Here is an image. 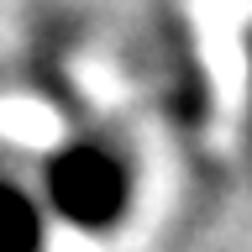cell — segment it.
Here are the masks:
<instances>
[{"label":"cell","instance_id":"cell-1","mask_svg":"<svg viewBox=\"0 0 252 252\" xmlns=\"http://www.w3.org/2000/svg\"><path fill=\"white\" fill-rule=\"evenodd\" d=\"M53 205H58L68 220H84V226H105L116 210H121V194H126V179H121V163L100 147H79V153L58 158L53 163Z\"/></svg>","mask_w":252,"mask_h":252},{"label":"cell","instance_id":"cell-2","mask_svg":"<svg viewBox=\"0 0 252 252\" xmlns=\"http://www.w3.org/2000/svg\"><path fill=\"white\" fill-rule=\"evenodd\" d=\"M37 236H42V226H37L32 200L21 189L0 184V252H37Z\"/></svg>","mask_w":252,"mask_h":252}]
</instances>
